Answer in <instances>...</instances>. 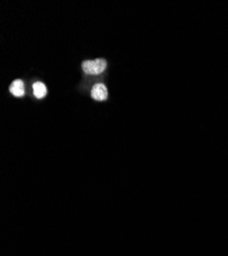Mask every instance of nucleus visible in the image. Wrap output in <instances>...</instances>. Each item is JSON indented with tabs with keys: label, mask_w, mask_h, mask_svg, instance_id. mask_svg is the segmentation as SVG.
<instances>
[{
	"label": "nucleus",
	"mask_w": 228,
	"mask_h": 256,
	"mask_svg": "<svg viewBox=\"0 0 228 256\" xmlns=\"http://www.w3.org/2000/svg\"><path fill=\"white\" fill-rule=\"evenodd\" d=\"M91 96L95 100H106L108 98V90L105 85L101 83L95 84L91 90Z\"/></svg>",
	"instance_id": "nucleus-2"
},
{
	"label": "nucleus",
	"mask_w": 228,
	"mask_h": 256,
	"mask_svg": "<svg viewBox=\"0 0 228 256\" xmlns=\"http://www.w3.org/2000/svg\"><path fill=\"white\" fill-rule=\"evenodd\" d=\"M33 92H34V96L37 98H43L46 94H47V90L46 86L44 85V83L42 82H36L33 85Z\"/></svg>",
	"instance_id": "nucleus-4"
},
{
	"label": "nucleus",
	"mask_w": 228,
	"mask_h": 256,
	"mask_svg": "<svg viewBox=\"0 0 228 256\" xmlns=\"http://www.w3.org/2000/svg\"><path fill=\"white\" fill-rule=\"evenodd\" d=\"M107 68V62L103 58H97L93 60H85L82 64V69L86 74L98 75L101 74Z\"/></svg>",
	"instance_id": "nucleus-1"
},
{
	"label": "nucleus",
	"mask_w": 228,
	"mask_h": 256,
	"mask_svg": "<svg viewBox=\"0 0 228 256\" xmlns=\"http://www.w3.org/2000/svg\"><path fill=\"white\" fill-rule=\"evenodd\" d=\"M9 90H10V92H11L14 96H16V98L23 96L25 94L24 82H23L22 80H19V79L14 80V81L11 83V85H10Z\"/></svg>",
	"instance_id": "nucleus-3"
}]
</instances>
